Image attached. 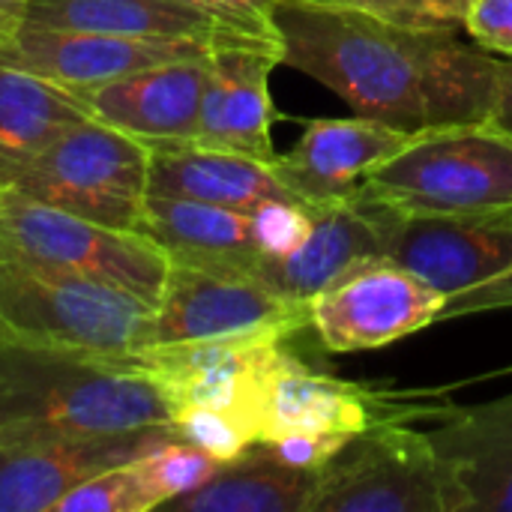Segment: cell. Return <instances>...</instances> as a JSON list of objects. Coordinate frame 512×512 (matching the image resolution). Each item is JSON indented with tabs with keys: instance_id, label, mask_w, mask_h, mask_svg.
Instances as JSON below:
<instances>
[{
	"instance_id": "obj_7",
	"label": "cell",
	"mask_w": 512,
	"mask_h": 512,
	"mask_svg": "<svg viewBox=\"0 0 512 512\" xmlns=\"http://www.w3.org/2000/svg\"><path fill=\"white\" fill-rule=\"evenodd\" d=\"M387 258L444 294V318L512 309V210L396 216Z\"/></svg>"
},
{
	"instance_id": "obj_9",
	"label": "cell",
	"mask_w": 512,
	"mask_h": 512,
	"mask_svg": "<svg viewBox=\"0 0 512 512\" xmlns=\"http://www.w3.org/2000/svg\"><path fill=\"white\" fill-rule=\"evenodd\" d=\"M315 512H450L429 432L387 420L357 432L321 471Z\"/></svg>"
},
{
	"instance_id": "obj_6",
	"label": "cell",
	"mask_w": 512,
	"mask_h": 512,
	"mask_svg": "<svg viewBox=\"0 0 512 512\" xmlns=\"http://www.w3.org/2000/svg\"><path fill=\"white\" fill-rule=\"evenodd\" d=\"M0 264L114 282L150 303H159L171 270V258L153 237L96 225L15 186H0Z\"/></svg>"
},
{
	"instance_id": "obj_25",
	"label": "cell",
	"mask_w": 512,
	"mask_h": 512,
	"mask_svg": "<svg viewBox=\"0 0 512 512\" xmlns=\"http://www.w3.org/2000/svg\"><path fill=\"white\" fill-rule=\"evenodd\" d=\"M165 507V495L147 465V453L108 468L75 486L54 512H150Z\"/></svg>"
},
{
	"instance_id": "obj_14",
	"label": "cell",
	"mask_w": 512,
	"mask_h": 512,
	"mask_svg": "<svg viewBox=\"0 0 512 512\" xmlns=\"http://www.w3.org/2000/svg\"><path fill=\"white\" fill-rule=\"evenodd\" d=\"M414 138L360 114L309 120L300 141L285 156L279 153L276 168L294 195L318 210L354 201L363 180Z\"/></svg>"
},
{
	"instance_id": "obj_18",
	"label": "cell",
	"mask_w": 512,
	"mask_h": 512,
	"mask_svg": "<svg viewBox=\"0 0 512 512\" xmlns=\"http://www.w3.org/2000/svg\"><path fill=\"white\" fill-rule=\"evenodd\" d=\"M210 54L159 63L75 96L90 117L123 129L147 144L195 141Z\"/></svg>"
},
{
	"instance_id": "obj_29",
	"label": "cell",
	"mask_w": 512,
	"mask_h": 512,
	"mask_svg": "<svg viewBox=\"0 0 512 512\" xmlns=\"http://www.w3.org/2000/svg\"><path fill=\"white\" fill-rule=\"evenodd\" d=\"M351 438L354 435H339V432H288V435H279V438L261 441V444H267L282 462L321 474L342 453V447Z\"/></svg>"
},
{
	"instance_id": "obj_10",
	"label": "cell",
	"mask_w": 512,
	"mask_h": 512,
	"mask_svg": "<svg viewBox=\"0 0 512 512\" xmlns=\"http://www.w3.org/2000/svg\"><path fill=\"white\" fill-rule=\"evenodd\" d=\"M444 294L393 258L348 270L309 303V327L333 354L375 351L444 318Z\"/></svg>"
},
{
	"instance_id": "obj_2",
	"label": "cell",
	"mask_w": 512,
	"mask_h": 512,
	"mask_svg": "<svg viewBox=\"0 0 512 512\" xmlns=\"http://www.w3.org/2000/svg\"><path fill=\"white\" fill-rule=\"evenodd\" d=\"M171 423V402L132 360L0 345V444L96 441Z\"/></svg>"
},
{
	"instance_id": "obj_31",
	"label": "cell",
	"mask_w": 512,
	"mask_h": 512,
	"mask_svg": "<svg viewBox=\"0 0 512 512\" xmlns=\"http://www.w3.org/2000/svg\"><path fill=\"white\" fill-rule=\"evenodd\" d=\"M462 30L489 54L512 60V0H474Z\"/></svg>"
},
{
	"instance_id": "obj_3",
	"label": "cell",
	"mask_w": 512,
	"mask_h": 512,
	"mask_svg": "<svg viewBox=\"0 0 512 512\" xmlns=\"http://www.w3.org/2000/svg\"><path fill=\"white\" fill-rule=\"evenodd\" d=\"M156 303L90 276L0 264V345L135 360L150 348Z\"/></svg>"
},
{
	"instance_id": "obj_19",
	"label": "cell",
	"mask_w": 512,
	"mask_h": 512,
	"mask_svg": "<svg viewBox=\"0 0 512 512\" xmlns=\"http://www.w3.org/2000/svg\"><path fill=\"white\" fill-rule=\"evenodd\" d=\"M429 438L444 465L450 512H512V393L450 405Z\"/></svg>"
},
{
	"instance_id": "obj_16",
	"label": "cell",
	"mask_w": 512,
	"mask_h": 512,
	"mask_svg": "<svg viewBox=\"0 0 512 512\" xmlns=\"http://www.w3.org/2000/svg\"><path fill=\"white\" fill-rule=\"evenodd\" d=\"M282 63V45L228 42L210 51V69L201 99L198 144L246 153L276 162L270 99V72Z\"/></svg>"
},
{
	"instance_id": "obj_11",
	"label": "cell",
	"mask_w": 512,
	"mask_h": 512,
	"mask_svg": "<svg viewBox=\"0 0 512 512\" xmlns=\"http://www.w3.org/2000/svg\"><path fill=\"white\" fill-rule=\"evenodd\" d=\"M450 402L423 405L414 393L375 390L309 369L288 348L279 351L258 393V441L288 432L357 435L387 420H414V414H447Z\"/></svg>"
},
{
	"instance_id": "obj_24",
	"label": "cell",
	"mask_w": 512,
	"mask_h": 512,
	"mask_svg": "<svg viewBox=\"0 0 512 512\" xmlns=\"http://www.w3.org/2000/svg\"><path fill=\"white\" fill-rule=\"evenodd\" d=\"M87 117L90 111L72 90L0 63V186L39 156L63 129Z\"/></svg>"
},
{
	"instance_id": "obj_12",
	"label": "cell",
	"mask_w": 512,
	"mask_h": 512,
	"mask_svg": "<svg viewBox=\"0 0 512 512\" xmlns=\"http://www.w3.org/2000/svg\"><path fill=\"white\" fill-rule=\"evenodd\" d=\"M213 48L216 45L198 39L111 36V33L51 30V27L21 24L0 45V63L27 69L57 87L78 93L159 63L204 57Z\"/></svg>"
},
{
	"instance_id": "obj_1",
	"label": "cell",
	"mask_w": 512,
	"mask_h": 512,
	"mask_svg": "<svg viewBox=\"0 0 512 512\" xmlns=\"http://www.w3.org/2000/svg\"><path fill=\"white\" fill-rule=\"evenodd\" d=\"M273 21L282 63L360 117L426 135L495 114L504 60L456 30L384 21L336 0H282Z\"/></svg>"
},
{
	"instance_id": "obj_8",
	"label": "cell",
	"mask_w": 512,
	"mask_h": 512,
	"mask_svg": "<svg viewBox=\"0 0 512 512\" xmlns=\"http://www.w3.org/2000/svg\"><path fill=\"white\" fill-rule=\"evenodd\" d=\"M309 327V303L252 273L171 264L153 315V345L282 339Z\"/></svg>"
},
{
	"instance_id": "obj_33",
	"label": "cell",
	"mask_w": 512,
	"mask_h": 512,
	"mask_svg": "<svg viewBox=\"0 0 512 512\" xmlns=\"http://www.w3.org/2000/svg\"><path fill=\"white\" fill-rule=\"evenodd\" d=\"M24 0H0V45L21 27Z\"/></svg>"
},
{
	"instance_id": "obj_20",
	"label": "cell",
	"mask_w": 512,
	"mask_h": 512,
	"mask_svg": "<svg viewBox=\"0 0 512 512\" xmlns=\"http://www.w3.org/2000/svg\"><path fill=\"white\" fill-rule=\"evenodd\" d=\"M150 195L189 198L240 213H255L270 201L303 204L282 180L276 162L198 141L150 144Z\"/></svg>"
},
{
	"instance_id": "obj_17",
	"label": "cell",
	"mask_w": 512,
	"mask_h": 512,
	"mask_svg": "<svg viewBox=\"0 0 512 512\" xmlns=\"http://www.w3.org/2000/svg\"><path fill=\"white\" fill-rule=\"evenodd\" d=\"M396 216L399 213L363 198L318 207L312 210L306 240L288 255L267 258L258 267V279L291 300L312 303L357 264L387 258Z\"/></svg>"
},
{
	"instance_id": "obj_30",
	"label": "cell",
	"mask_w": 512,
	"mask_h": 512,
	"mask_svg": "<svg viewBox=\"0 0 512 512\" xmlns=\"http://www.w3.org/2000/svg\"><path fill=\"white\" fill-rule=\"evenodd\" d=\"M180 3L198 6V9L210 12L213 18L225 21L228 27H234L246 36L279 42V30H276L273 15H276V6L282 0H180Z\"/></svg>"
},
{
	"instance_id": "obj_23",
	"label": "cell",
	"mask_w": 512,
	"mask_h": 512,
	"mask_svg": "<svg viewBox=\"0 0 512 512\" xmlns=\"http://www.w3.org/2000/svg\"><path fill=\"white\" fill-rule=\"evenodd\" d=\"M318 486L321 474L282 462L258 441L168 507L180 512H315Z\"/></svg>"
},
{
	"instance_id": "obj_28",
	"label": "cell",
	"mask_w": 512,
	"mask_h": 512,
	"mask_svg": "<svg viewBox=\"0 0 512 512\" xmlns=\"http://www.w3.org/2000/svg\"><path fill=\"white\" fill-rule=\"evenodd\" d=\"M252 222H255V234H258L264 255L279 258L306 240L312 228V210L294 201H270L252 213Z\"/></svg>"
},
{
	"instance_id": "obj_26",
	"label": "cell",
	"mask_w": 512,
	"mask_h": 512,
	"mask_svg": "<svg viewBox=\"0 0 512 512\" xmlns=\"http://www.w3.org/2000/svg\"><path fill=\"white\" fill-rule=\"evenodd\" d=\"M174 432L183 444L204 450L216 462H231L243 456L252 444H258V432L246 417L210 408L180 411L174 417Z\"/></svg>"
},
{
	"instance_id": "obj_27",
	"label": "cell",
	"mask_w": 512,
	"mask_h": 512,
	"mask_svg": "<svg viewBox=\"0 0 512 512\" xmlns=\"http://www.w3.org/2000/svg\"><path fill=\"white\" fill-rule=\"evenodd\" d=\"M384 21L432 30H462L474 0H336Z\"/></svg>"
},
{
	"instance_id": "obj_15",
	"label": "cell",
	"mask_w": 512,
	"mask_h": 512,
	"mask_svg": "<svg viewBox=\"0 0 512 512\" xmlns=\"http://www.w3.org/2000/svg\"><path fill=\"white\" fill-rule=\"evenodd\" d=\"M168 441H180L174 423L96 441L0 444V512H54L84 480Z\"/></svg>"
},
{
	"instance_id": "obj_21",
	"label": "cell",
	"mask_w": 512,
	"mask_h": 512,
	"mask_svg": "<svg viewBox=\"0 0 512 512\" xmlns=\"http://www.w3.org/2000/svg\"><path fill=\"white\" fill-rule=\"evenodd\" d=\"M21 24L147 39H198L207 45L267 42L180 0H24ZM279 45V42H270Z\"/></svg>"
},
{
	"instance_id": "obj_32",
	"label": "cell",
	"mask_w": 512,
	"mask_h": 512,
	"mask_svg": "<svg viewBox=\"0 0 512 512\" xmlns=\"http://www.w3.org/2000/svg\"><path fill=\"white\" fill-rule=\"evenodd\" d=\"M492 123L512 135V60H504V69H501V87H498Z\"/></svg>"
},
{
	"instance_id": "obj_4",
	"label": "cell",
	"mask_w": 512,
	"mask_h": 512,
	"mask_svg": "<svg viewBox=\"0 0 512 512\" xmlns=\"http://www.w3.org/2000/svg\"><path fill=\"white\" fill-rule=\"evenodd\" d=\"M357 198L399 216L512 210V135L492 120L417 135L363 180Z\"/></svg>"
},
{
	"instance_id": "obj_22",
	"label": "cell",
	"mask_w": 512,
	"mask_h": 512,
	"mask_svg": "<svg viewBox=\"0 0 512 512\" xmlns=\"http://www.w3.org/2000/svg\"><path fill=\"white\" fill-rule=\"evenodd\" d=\"M141 234L153 237L171 264L258 276V267L267 258L258 243L252 213L189 198L147 195Z\"/></svg>"
},
{
	"instance_id": "obj_13",
	"label": "cell",
	"mask_w": 512,
	"mask_h": 512,
	"mask_svg": "<svg viewBox=\"0 0 512 512\" xmlns=\"http://www.w3.org/2000/svg\"><path fill=\"white\" fill-rule=\"evenodd\" d=\"M282 348V339L153 345L132 363L156 381L174 417L192 408L228 411L246 417L258 432V393Z\"/></svg>"
},
{
	"instance_id": "obj_5",
	"label": "cell",
	"mask_w": 512,
	"mask_h": 512,
	"mask_svg": "<svg viewBox=\"0 0 512 512\" xmlns=\"http://www.w3.org/2000/svg\"><path fill=\"white\" fill-rule=\"evenodd\" d=\"M3 186L96 225L141 231L150 195V144L87 117L63 129Z\"/></svg>"
}]
</instances>
